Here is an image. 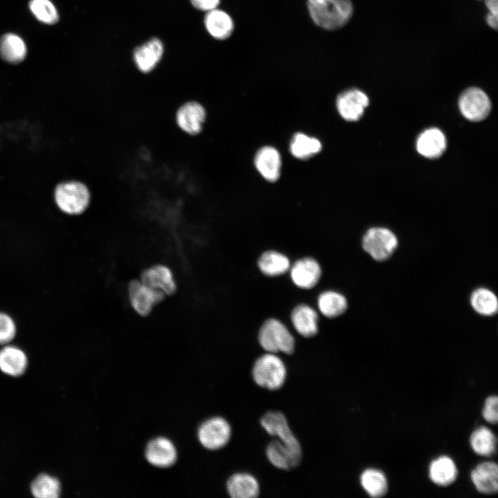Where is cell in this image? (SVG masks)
<instances>
[{
	"mask_svg": "<svg viewBox=\"0 0 498 498\" xmlns=\"http://www.w3.org/2000/svg\"><path fill=\"white\" fill-rule=\"evenodd\" d=\"M258 267L265 275L274 277L286 273L290 267L288 258L277 251L264 252L258 259Z\"/></svg>",
	"mask_w": 498,
	"mask_h": 498,
	"instance_id": "484cf974",
	"label": "cell"
},
{
	"mask_svg": "<svg viewBox=\"0 0 498 498\" xmlns=\"http://www.w3.org/2000/svg\"><path fill=\"white\" fill-rule=\"evenodd\" d=\"M472 482L480 493L495 494L498 490V467L496 463H479L470 474Z\"/></svg>",
	"mask_w": 498,
	"mask_h": 498,
	"instance_id": "2e32d148",
	"label": "cell"
},
{
	"mask_svg": "<svg viewBox=\"0 0 498 498\" xmlns=\"http://www.w3.org/2000/svg\"><path fill=\"white\" fill-rule=\"evenodd\" d=\"M470 444L476 454L483 456H491L496 452L497 438L489 428L482 426L471 434Z\"/></svg>",
	"mask_w": 498,
	"mask_h": 498,
	"instance_id": "f546056e",
	"label": "cell"
},
{
	"mask_svg": "<svg viewBox=\"0 0 498 498\" xmlns=\"http://www.w3.org/2000/svg\"><path fill=\"white\" fill-rule=\"evenodd\" d=\"M27 55L24 41L17 35L7 33L0 38V57L10 64L21 62Z\"/></svg>",
	"mask_w": 498,
	"mask_h": 498,
	"instance_id": "d4e9b609",
	"label": "cell"
},
{
	"mask_svg": "<svg viewBox=\"0 0 498 498\" xmlns=\"http://www.w3.org/2000/svg\"><path fill=\"white\" fill-rule=\"evenodd\" d=\"M360 481L362 488L371 497H383L387 492V477L379 470L374 468L365 470L360 474Z\"/></svg>",
	"mask_w": 498,
	"mask_h": 498,
	"instance_id": "4316f807",
	"label": "cell"
},
{
	"mask_svg": "<svg viewBox=\"0 0 498 498\" xmlns=\"http://www.w3.org/2000/svg\"><path fill=\"white\" fill-rule=\"evenodd\" d=\"M30 490L37 498H57L60 495L61 486L56 478L42 474L32 483Z\"/></svg>",
	"mask_w": 498,
	"mask_h": 498,
	"instance_id": "1f68e13d",
	"label": "cell"
},
{
	"mask_svg": "<svg viewBox=\"0 0 498 498\" xmlns=\"http://www.w3.org/2000/svg\"><path fill=\"white\" fill-rule=\"evenodd\" d=\"M192 4L196 9L208 12L216 8L220 0H190Z\"/></svg>",
	"mask_w": 498,
	"mask_h": 498,
	"instance_id": "d590c367",
	"label": "cell"
},
{
	"mask_svg": "<svg viewBox=\"0 0 498 498\" xmlns=\"http://www.w3.org/2000/svg\"><path fill=\"white\" fill-rule=\"evenodd\" d=\"M198 437L203 447L218 450L224 447L231 437V427L222 417H214L205 421L199 427Z\"/></svg>",
	"mask_w": 498,
	"mask_h": 498,
	"instance_id": "9c48e42d",
	"label": "cell"
},
{
	"mask_svg": "<svg viewBox=\"0 0 498 498\" xmlns=\"http://www.w3.org/2000/svg\"><path fill=\"white\" fill-rule=\"evenodd\" d=\"M486 22L489 27L492 29H497V16L487 13L486 15Z\"/></svg>",
	"mask_w": 498,
	"mask_h": 498,
	"instance_id": "74e56055",
	"label": "cell"
},
{
	"mask_svg": "<svg viewBox=\"0 0 498 498\" xmlns=\"http://www.w3.org/2000/svg\"><path fill=\"white\" fill-rule=\"evenodd\" d=\"M163 53V45L157 38H153L135 49L133 59L138 69L144 73L152 71L160 62Z\"/></svg>",
	"mask_w": 498,
	"mask_h": 498,
	"instance_id": "e0dca14e",
	"label": "cell"
},
{
	"mask_svg": "<svg viewBox=\"0 0 498 498\" xmlns=\"http://www.w3.org/2000/svg\"><path fill=\"white\" fill-rule=\"evenodd\" d=\"M269 461L276 468L289 470L299 465L302 456L299 455L279 440L270 442L266 448Z\"/></svg>",
	"mask_w": 498,
	"mask_h": 498,
	"instance_id": "cb8c5ba5",
	"label": "cell"
},
{
	"mask_svg": "<svg viewBox=\"0 0 498 498\" xmlns=\"http://www.w3.org/2000/svg\"><path fill=\"white\" fill-rule=\"evenodd\" d=\"M260 423L268 434L278 437V440L295 453L302 456V448L298 440L292 432L284 415L275 411L266 413Z\"/></svg>",
	"mask_w": 498,
	"mask_h": 498,
	"instance_id": "30bf717a",
	"label": "cell"
},
{
	"mask_svg": "<svg viewBox=\"0 0 498 498\" xmlns=\"http://www.w3.org/2000/svg\"><path fill=\"white\" fill-rule=\"evenodd\" d=\"M140 280L165 296L174 293L177 288L171 269L162 264L152 266L145 269L142 273Z\"/></svg>",
	"mask_w": 498,
	"mask_h": 498,
	"instance_id": "7c38bea8",
	"label": "cell"
},
{
	"mask_svg": "<svg viewBox=\"0 0 498 498\" xmlns=\"http://www.w3.org/2000/svg\"><path fill=\"white\" fill-rule=\"evenodd\" d=\"M258 339L261 347L268 353L291 354L294 351L293 336L277 319L270 318L264 322L259 330Z\"/></svg>",
	"mask_w": 498,
	"mask_h": 498,
	"instance_id": "277c9868",
	"label": "cell"
},
{
	"mask_svg": "<svg viewBox=\"0 0 498 498\" xmlns=\"http://www.w3.org/2000/svg\"><path fill=\"white\" fill-rule=\"evenodd\" d=\"M28 365L25 353L15 346H6L0 350V369L6 374L19 376L24 373Z\"/></svg>",
	"mask_w": 498,
	"mask_h": 498,
	"instance_id": "7402d4cb",
	"label": "cell"
},
{
	"mask_svg": "<svg viewBox=\"0 0 498 498\" xmlns=\"http://www.w3.org/2000/svg\"><path fill=\"white\" fill-rule=\"evenodd\" d=\"M204 23L210 35L217 39L228 38L234 30L231 17L223 10L216 8L207 12Z\"/></svg>",
	"mask_w": 498,
	"mask_h": 498,
	"instance_id": "603a6c76",
	"label": "cell"
},
{
	"mask_svg": "<svg viewBox=\"0 0 498 498\" xmlns=\"http://www.w3.org/2000/svg\"><path fill=\"white\" fill-rule=\"evenodd\" d=\"M398 239L390 230L382 227L369 229L362 240L364 250L376 261L388 259L398 246Z\"/></svg>",
	"mask_w": 498,
	"mask_h": 498,
	"instance_id": "5b68a950",
	"label": "cell"
},
{
	"mask_svg": "<svg viewBox=\"0 0 498 498\" xmlns=\"http://www.w3.org/2000/svg\"><path fill=\"white\" fill-rule=\"evenodd\" d=\"M293 282L299 288L309 289L319 282L322 270L317 261L311 257L297 260L290 267Z\"/></svg>",
	"mask_w": 498,
	"mask_h": 498,
	"instance_id": "4fadbf2b",
	"label": "cell"
},
{
	"mask_svg": "<svg viewBox=\"0 0 498 498\" xmlns=\"http://www.w3.org/2000/svg\"><path fill=\"white\" fill-rule=\"evenodd\" d=\"M252 376L257 385L269 390L282 387L286 378V368L275 353H267L255 361Z\"/></svg>",
	"mask_w": 498,
	"mask_h": 498,
	"instance_id": "3957f363",
	"label": "cell"
},
{
	"mask_svg": "<svg viewBox=\"0 0 498 498\" xmlns=\"http://www.w3.org/2000/svg\"><path fill=\"white\" fill-rule=\"evenodd\" d=\"M227 490L232 498H255L259 495V485L252 475L239 472L228 479Z\"/></svg>",
	"mask_w": 498,
	"mask_h": 498,
	"instance_id": "ffe728a7",
	"label": "cell"
},
{
	"mask_svg": "<svg viewBox=\"0 0 498 498\" xmlns=\"http://www.w3.org/2000/svg\"><path fill=\"white\" fill-rule=\"evenodd\" d=\"M320 311L326 317L333 318L343 314L347 308V301L340 293L328 290L322 293L317 298Z\"/></svg>",
	"mask_w": 498,
	"mask_h": 498,
	"instance_id": "83f0119b",
	"label": "cell"
},
{
	"mask_svg": "<svg viewBox=\"0 0 498 498\" xmlns=\"http://www.w3.org/2000/svg\"><path fill=\"white\" fill-rule=\"evenodd\" d=\"M29 9L38 21L45 24H55L59 20L57 10L50 0H30Z\"/></svg>",
	"mask_w": 498,
	"mask_h": 498,
	"instance_id": "d6a6232c",
	"label": "cell"
},
{
	"mask_svg": "<svg viewBox=\"0 0 498 498\" xmlns=\"http://www.w3.org/2000/svg\"><path fill=\"white\" fill-rule=\"evenodd\" d=\"M145 456L151 465L167 468L175 463L177 454L174 445L169 439L158 437L148 443Z\"/></svg>",
	"mask_w": 498,
	"mask_h": 498,
	"instance_id": "9a60e30c",
	"label": "cell"
},
{
	"mask_svg": "<svg viewBox=\"0 0 498 498\" xmlns=\"http://www.w3.org/2000/svg\"><path fill=\"white\" fill-rule=\"evenodd\" d=\"M369 98L358 89L346 90L337 98L336 107L340 116L347 121L358 120L369 105Z\"/></svg>",
	"mask_w": 498,
	"mask_h": 498,
	"instance_id": "8fae6325",
	"label": "cell"
},
{
	"mask_svg": "<svg viewBox=\"0 0 498 498\" xmlns=\"http://www.w3.org/2000/svg\"><path fill=\"white\" fill-rule=\"evenodd\" d=\"M459 107L461 113L466 119L477 122L488 116L491 109V102L482 89L469 87L460 95Z\"/></svg>",
	"mask_w": 498,
	"mask_h": 498,
	"instance_id": "8992f818",
	"label": "cell"
},
{
	"mask_svg": "<svg viewBox=\"0 0 498 498\" xmlns=\"http://www.w3.org/2000/svg\"><path fill=\"white\" fill-rule=\"evenodd\" d=\"M55 201L64 213L79 215L89 208L91 193L89 187L80 181H68L59 183L55 190Z\"/></svg>",
	"mask_w": 498,
	"mask_h": 498,
	"instance_id": "7a4b0ae2",
	"label": "cell"
},
{
	"mask_svg": "<svg viewBox=\"0 0 498 498\" xmlns=\"http://www.w3.org/2000/svg\"><path fill=\"white\" fill-rule=\"evenodd\" d=\"M289 149L294 157L304 160L318 154L322 149V144L314 137L303 133H297L290 142Z\"/></svg>",
	"mask_w": 498,
	"mask_h": 498,
	"instance_id": "f1b7e54d",
	"label": "cell"
},
{
	"mask_svg": "<svg viewBox=\"0 0 498 498\" xmlns=\"http://www.w3.org/2000/svg\"><path fill=\"white\" fill-rule=\"evenodd\" d=\"M307 7L313 22L328 30L344 26L353 13L351 0H307Z\"/></svg>",
	"mask_w": 498,
	"mask_h": 498,
	"instance_id": "6da1fadb",
	"label": "cell"
},
{
	"mask_svg": "<svg viewBox=\"0 0 498 498\" xmlns=\"http://www.w3.org/2000/svg\"><path fill=\"white\" fill-rule=\"evenodd\" d=\"M498 398L497 396H490L485 400L482 410L483 418L490 424H497L498 421Z\"/></svg>",
	"mask_w": 498,
	"mask_h": 498,
	"instance_id": "e575fe53",
	"label": "cell"
},
{
	"mask_svg": "<svg viewBox=\"0 0 498 498\" xmlns=\"http://www.w3.org/2000/svg\"><path fill=\"white\" fill-rule=\"evenodd\" d=\"M446 148V139L443 133L437 128H430L423 131L416 140V149L423 156L436 158Z\"/></svg>",
	"mask_w": 498,
	"mask_h": 498,
	"instance_id": "ac0fdd59",
	"label": "cell"
},
{
	"mask_svg": "<svg viewBox=\"0 0 498 498\" xmlns=\"http://www.w3.org/2000/svg\"><path fill=\"white\" fill-rule=\"evenodd\" d=\"M484 3L488 10V13L497 16L498 0H484Z\"/></svg>",
	"mask_w": 498,
	"mask_h": 498,
	"instance_id": "8d00e7d4",
	"label": "cell"
},
{
	"mask_svg": "<svg viewBox=\"0 0 498 498\" xmlns=\"http://www.w3.org/2000/svg\"><path fill=\"white\" fill-rule=\"evenodd\" d=\"M254 162L256 169L266 181L275 182L279 178L282 158L275 147L265 146L259 149L255 154Z\"/></svg>",
	"mask_w": 498,
	"mask_h": 498,
	"instance_id": "5bb4252c",
	"label": "cell"
},
{
	"mask_svg": "<svg viewBox=\"0 0 498 498\" xmlns=\"http://www.w3.org/2000/svg\"><path fill=\"white\" fill-rule=\"evenodd\" d=\"M128 297L133 310L139 315L147 316L156 304L165 299V295L139 279L129 284Z\"/></svg>",
	"mask_w": 498,
	"mask_h": 498,
	"instance_id": "ba28073f",
	"label": "cell"
},
{
	"mask_svg": "<svg viewBox=\"0 0 498 498\" xmlns=\"http://www.w3.org/2000/svg\"><path fill=\"white\" fill-rule=\"evenodd\" d=\"M291 321L297 332L303 337H313L318 331L317 314L306 304L298 305L293 310Z\"/></svg>",
	"mask_w": 498,
	"mask_h": 498,
	"instance_id": "d6986e66",
	"label": "cell"
},
{
	"mask_svg": "<svg viewBox=\"0 0 498 498\" xmlns=\"http://www.w3.org/2000/svg\"><path fill=\"white\" fill-rule=\"evenodd\" d=\"M470 304L473 309L481 315H493L498 310L497 296L486 288H477L472 293Z\"/></svg>",
	"mask_w": 498,
	"mask_h": 498,
	"instance_id": "4dcf8cb0",
	"label": "cell"
},
{
	"mask_svg": "<svg viewBox=\"0 0 498 498\" xmlns=\"http://www.w3.org/2000/svg\"><path fill=\"white\" fill-rule=\"evenodd\" d=\"M206 118V109L196 100L185 102L175 113L176 125L190 136H196L202 131Z\"/></svg>",
	"mask_w": 498,
	"mask_h": 498,
	"instance_id": "52a82bcc",
	"label": "cell"
},
{
	"mask_svg": "<svg viewBox=\"0 0 498 498\" xmlns=\"http://www.w3.org/2000/svg\"><path fill=\"white\" fill-rule=\"evenodd\" d=\"M458 475L454 461L448 456H441L433 460L429 466L430 480L439 486H448L454 483Z\"/></svg>",
	"mask_w": 498,
	"mask_h": 498,
	"instance_id": "44dd1931",
	"label": "cell"
},
{
	"mask_svg": "<svg viewBox=\"0 0 498 498\" xmlns=\"http://www.w3.org/2000/svg\"><path fill=\"white\" fill-rule=\"evenodd\" d=\"M16 326L7 314L0 312V344L10 342L15 336Z\"/></svg>",
	"mask_w": 498,
	"mask_h": 498,
	"instance_id": "836d02e7",
	"label": "cell"
}]
</instances>
